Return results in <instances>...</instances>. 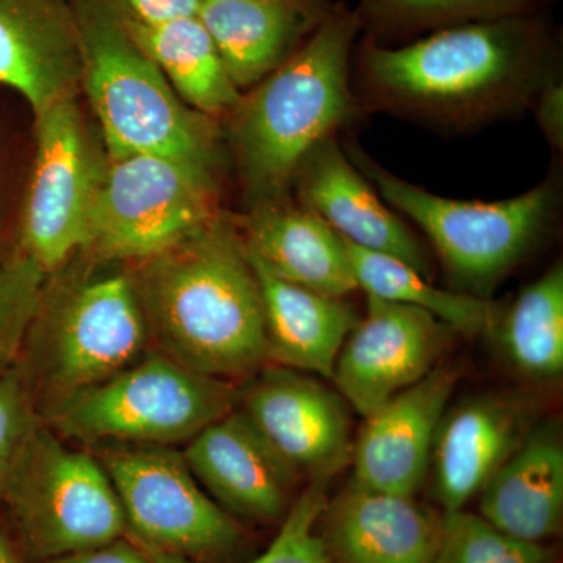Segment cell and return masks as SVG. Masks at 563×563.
I'll return each instance as SVG.
<instances>
[{
	"instance_id": "23",
	"label": "cell",
	"mask_w": 563,
	"mask_h": 563,
	"mask_svg": "<svg viewBox=\"0 0 563 563\" xmlns=\"http://www.w3.org/2000/svg\"><path fill=\"white\" fill-rule=\"evenodd\" d=\"M198 18L236 88L287 62L307 24L291 0H202Z\"/></svg>"
},
{
	"instance_id": "28",
	"label": "cell",
	"mask_w": 563,
	"mask_h": 563,
	"mask_svg": "<svg viewBox=\"0 0 563 563\" xmlns=\"http://www.w3.org/2000/svg\"><path fill=\"white\" fill-rule=\"evenodd\" d=\"M46 284V273L25 254L0 262V376L16 365Z\"/></svg>"
},
{
	"instance_id": "21",
	"label": "cell",
	"mask_w": 563,
	"mask_h": 563,
	"mask_svg": "<svg viewBox=\"0 0 563 563\" xmlns=\"http://www.w3.org/2000/svg\"><path fill=\"white\" fill-rule=\"evenodd\" d=\"M247 258L261 285L266 363L332 380L344 340L361 317L342 298L290 284Z\"/></svg>"
},
{
	"instance_id": "19",
	"label": "cell",
	"mask_w": 563,
	"mask_h": 563,
	"mask_svg": "<svg viewBox=\"0 0 563 563\" xmlns=\"http://www.w3.org/2000/svg\"><path fill=\"white\" fill-rule=\"evenodd\" d=\"M299 191L307 209L362 250L391 255L428 277V257L412 232L383 206L344 158L335 141L322 140L299 166Z\"/></svg>"
},
{
	"instance_id": "16",
	"label": "cell",
	"mask_w": 563,
	"mask_h": 563,
	"mask_svg": "<svg viewBox=\"0 0 563 563\" xmlns=\"http://www.w3.org/2000/svg\"><path fill=\"white\" fill-rule=\"evenodd\" d=\"M532 428V401L518 393H487L446 410L429 466L443 514L459 512L479 496Z\"/></svg>"
},
{
	"instance_id": "30",
	"label": "cell",
	"mask_w": 563,
	"mask_h": 563,
	"mask_svg": "<svg viewBox=\"0 0 563 563\" xmlns=\"http://www.w3.org/2000/svg\"><path fill=\"white\" fill-rule=\"evenodd\" d=\"M40 421L29 385L14 365L0 376V503L22 444Z\"/></svg>"
},
{
	"instance_id": "32",
	"label": "cell",
	"mask_w": 563,
	"mask_h": 563,
	"mask_svg": "<svg viewBox=\"0 0 563 563\" xmlns=\"http://www.w3.org/2000/svg\"><path fill=\"white\" fill-rule=\"evenodd\" d=\"M133 18L144 24H162L181 18L198 16L202 0H124Z\"/></svg>"
},
{
	"instance_id": "17",
	"label": "cell",
	"mask_w": 563,
	"mask_h": 563,
	"mask_svg": "<svg viewBox=\"0 0 563 563\" xmlns=\"http://www.w3.org/2000/svg\"><path fill=\"white\" fill-rule=\"evenodd\" d=\"M325 544L339 563H432L442 539L443 515L413 496L373 490L351 479L325 504Z\"/></svg>"
},
{
	"instance_id": "15",
	"label": "cell",
	"mask_w": 563,
	"mask_h": 563,
	"mask_svg": "<svg viewBox=\"0 0 563 563\" xmlns=\"http://www.w3.org/2000/svg\"><path fill=\"white\" fill-rule=\"evenodd\" d=\"M457 380L453 366L437 365L366 417L352 444V479L373 490L415 496L429 476L433 443Z\"/></svg>"
},
{
	"instance_id": "27",
	"label": "cell",
	"mask_w": 563,
	"mask_h": 563,
	"mask_svg": "<svg viewBox=\"0 0 563 563\" xmlns=\"http://www.w3.org/2000/svg\"><path fill=\"white\" fill-rule=\"evenodd\" d=\"M432 563H553L543 543L507 536L479 515L443 514L442 539Z\"/></svg>"
},
{
	"instance_id": "14",
	"label": "cell",
	"mask_w": 563,
	"mask_h": 563,
	"mask_svg": "<svg viewBox=\"0 0 563 563\" xmlns=\"http://www.w3.org/2000/svg\"><path fill=\"white\" fill-rule=\"evenodd\" d=\"M181 454L207 495L235 520L276 523L298 496L301 474L239 407L207 426Z\"/></svg>"
},
{
	"instance_id": "12",
	"label": "cell",
	"mask_w": 563,
	"mask_h": 563,
	"mask_svg": "<svg viewBox=\"0 0 563 563\" xmlns=\"http://www.w3.org/2000/svg\"><path fill=\"white\" fill-rule=\"evenodd\" d=\"M239 409L302 479L332 481L351 462L346 401L317 377L266 363L244 380Z\"/></svg>"
},
{
	"instance_id": "33",
	"label": "cell",
	"mask_w": 563,
	"mask_h": 563,
	"mask_svg": "<svg viewBox=\"0 0 563 563\" xmlns=\"http://www.w3.org/2000/svg\"><path fill=\"white\" fill-rule=\"evenodd\" d=\"M540 124L555 144H562L563 135V92L562 87H550L544 92L539 109Z\"/></svg>"
},
{
	"instance_id": "2",
	"label": "cell",
	"mask_w": 563,
	"mask_h": 563,
	"mask_svg": "<svg viewBox=\"0 0 563 563\" xmlns=\"http://www.w3.org/2000/svg\"><path fill=\"white\" fill-rule=\"evenodd\" d=\"M150 352L129 273L70 277L46 287L16 366L46 421Z\"/></svg>"
},
{
	"instance_id": "4",
	"label": "cell",
	"mask_w": 563,
	"mask_h": 563,
	"mask_svg": "<svg viewBox=\"0 0 563 563\" xmlns=\"http://www.w3.org/2000/svg\"><path fill=\"white\" fill-rule=\"evenodd\" d=\"M357 21L335 14L313 38L263 79L242 103L235 143L247 191L269 206L351 106L347 58Z\"/></svg>"
},
{
	"instance_id": "22",
	"label": "cell",
	"mask_w": 563,
	"mask_h": 563,
	"mask_svg": "<svg viewBox=\"0 0 563 563\" xmlns=\"http://www.w3.org/2000/svg\"><path fill=\"white\" fill-rule=\"evenodd\" d=\"M244 250L280 279L344 298L358 290L346 243L312 210L263 206L244 224Z\"/></svg>"
},
{
	"instance_id": "31",
	"label": "cell",
	"mask_w": 563,
	"mask_h": 563,
	"mask_svg": "<svg viewBox=\"0 0 563 563\" xmlns=\"http://www.w3.org/2000/svg\"><path fill=\"white\" fill-rule=\"evenodd\" d=\"M38 563H152L131 537Z\"/></svg>"
},
{
	"instance_id": "25",
	"label": "cell",
	"mask_w": 563,
	"mask_h": 563,
	"mask_svg": "<svg viewBox=\"0 0 563 563\" xmlns=\"http://www.w3.org/2000/svg\"><path fill=\"white\" fill-rule=\"evenodd\" d=\"M504 358L531 380L558 379L563 369V269L555 265L528 285L498 322Z\"/></svg>"
},
{
	"instance_id": "26",
	"label": "cell",
	"mask_w": 563,
	"mask_h": 563,
	"mask_svg": "<svg viewBox=\"0 0 563 563\" xmlns=\"http://www.w3.org/2000/svg\"><path fill=\"white\" fill-rule=\"evenodd\" d=\"M346 243L358 288L384 301L402 303L431 313L444 325L474 335L493 324V306L484 299L440 290L412 266L391 255Z\"/></svg>"
},
{
	"instance_id": "34",
	"label": "cell",
	"mask_w": 563,
	"mask_h": 563,
	"mask_svg": "<svg viewBox=\"0 0 563 563\" xmlns=\"http://www.w3.org/2000/svg\"><path fill=\"white\" fill-rule=\"evenodd\" d=\"M387 2L398 10L428 13V11L461 9L481 0H387Z\"/></svg>"
},
{
	"instance_id": "3",
	"label": "cell",
	"mask_w": 563,
	"mask_h": 563,
	"mask_svg": "<svg viewBox=\"0 0 563 563\" xmlns=\"http://www.w3.org/2000/svg\"><path fill=\"white\" fill-rule=\"evenodd\" d=\"M81 55V84L101 122L110 161L154 154L211 169L209 122L188 109L162 69L141 49L111 0L73 7Z\"/></svg>"
},
{
	"instance_id": "24",
	"label": "cell",
	"mask_w": 563,
	"mask_h": 563,
	"mask_svg": "<svg viewBox=\"0 0 563 563\" xmlns=\"http://www.w3.org/2000/svg\"><path fill=\"white\" fill-rule=\"evenodd\" d=\"M122 20L141 49L165 74L174 91L198 113H220L242 101L198 16L144 24L122 13Z\"/></svg>"
},
{
	"instance_id": "20",
	"label": "cell",
	"mask_w": 563,
	"mask_h": 563,
	"mask_svg": "<svg viewBox=\"0 0 563 563\" xmlns=\"http://www.w3.org/2000/svg\"><path fill=\"white\" fill-rule=\"evenodd\" d=\"M479 517L525 542L561 532L563 439L555 421L533 426L479 493Z\"/></svg>"
},
{
	"instance_id": "6",
	"label": "cell",
	"mask_w": 563,
	"mask_h": 563,
	"mask_svg": "<svg viewBox=\"0 0 563 563\" xmlns=\"http://www.w3.org/2000/svg\"><path fill=\"white\" fill-rule=\"evenodd\" d=\"M242 385L185 368L150 351L47 418L63 440L176 446L235 410Z\"/></svg>"
},
{
	"instance_id": "1",
	"label": "cell",
	"mask_w": 563,
	"mask_h": 563,
	"mask_svg": "<svg viewBox=\"0 0 563 563\" xmlns=\"http://www.w3.org/2000/svg\"><path fill=\"white\" fill-rule=\"evenodd\" d=\"M150 351L242 383L266 365L261 285L242 240L211 221L131 273Z\"/></svg>"
},
{
	"instance_id": "9",
	"label": "cell",
	"mask_w": 563,
	"mask_h": 563,
	"mask_svg": "<svg viewBox=\"0 0 563 563\" xmlns=\"http://www.w3.org/2000/svg\"><path fill=\"white\" fill-rule=\"evenodd\" d=\"M380 195L428 233L455 280L490 290L531 251L551 210L544 185L501 202L453 201L366 166Z\"/></svg>"
},
{
	"instance_id": "13",
	"label": "cell",
	"mask_w": 563,
	"mask_h": 563,
	"mask_svg": "<svg viewBox=\"0 0 563 563\" xmlns=\"http://www.w3.org/2000/svg\"><path fill=\"white\" fill-rule=\"evenodd\" d=\"M443 322L415 307L366 295V314L344 340L332 380L363 418L412 387L440 361Z\"/></svg>"
},
{
	"instance_id": "18",
	"label": "cell",
	"mask_w": 563,
	"mask_h": 563,
	"mask_svg": "<svg viewBox=\"0 0 563 563\" xmlns=\"http://www.w3.org/2000/svg\"><path fill=\"white\" fill-rule=\"evenodd\" d=\"M80 80L73 9L63 0H0V85L20 92L36 118L76 96Z\"/></svg>"
},
{
	"instance_id": "29",
	"label": "cell",
	"mask_w": 563,
	"mask_h": 563,
	"mask_svg": "<svg viewBox=\"0 0 563 563\" xmlns=\"http://www.w3.org/2000/svg\"><path fill=\"white\" fill-rule=\"evenodd\" d=\"M329 484L331 479L310 481L309 487L298 493L276 539L251 563H332L317 532L328 504Z\"/></svg>"
},
{
	"instance_id": "10",
	"label": "cell",
	"mask_w": 563,
	"mask_h": 563,
	"mask_svg": "<svg viewBox=\"0 0 563 563\" xmlns=\"http://www.w3.org/2000/svg\"><path fill=\"white\" fill-rule=\"evenodd\" d=\"M106 173L76 102L68 96L36 117V157L22 213V254L46 274L85 250Z\"/></svg>"
},
{
	"instance_id": "7",
	"label": "cell",
	"mask_w": 563,
	"mask_h": 563,
	"mask_svg": "<svg viewBox=\"0 0 563 563\" xmlns=\"http://www.w3.org/2000/svg\"><path fill=\"white\" fill-rule=\"evenodd\" d=\"M92 448L120 499L129 537L141 550L214 563L242 548V525L207 495L181 451L125 443Z\"/></svg>"
},
{
	"instance_id": "8",
	"label": "cell",
	"mask_w": 563,
	"mask_h": 563,
	"mask_svg": "<svg viewBox=\"0 0 563 563\" xmlns=\"http://www.w3.org/2000/svg\"><path fill=\"white\" fill-rule=\"evenodd\" d=\"M211 169L154 154L111 161L92 206L85 250L102 262H140L213 220Z\"/></svg>"
},
{
	"instance_id": "35",
	"label": "cell",
	"mask_w": 563,
	"mask_h": 563,
	"mask_svg": "<svg viewBox=\"0 0 563 563\" xmlns=\"http://www.w3.org/2000/svg\"><path fill=\"white\" fill-rule=\"evenodd\" d=\"M0 563H21L13 544L3 532H0Z\"/></svg>"
},
{
	"instance_id": "11",
	"label": "cell",
	"mask_w": 563,
	"mask_h": 563,
	"mask_svg": "<svg viewBox=\"0 0 563 563\" xmlns=\"http://www.w3.org/2000/svg\"><path fill=\"white\" fill-rule=\"evenodd\" d=\"M525 57L520 27L492 22L440 32L401 49H372L365 63L369 79L396 98L454 106L512 80Z\"/></svg>"
},
{
	"instance_id": "5",
	"label": "cell",
	"mask_w": 563,
	"mask_h": 563,
	"mask_svg": "<svg viewBox=\"0 0 563 563\" xmlns=\"http://www.w3.org/2000/svg\"><path fill=\"white\" fill-rule=\"evenodd\" d=\"M2 503L31 563L129 537L124 510L101 462L66 446L43 420L22 444Z\"/></svg>"
}]
</instances>
